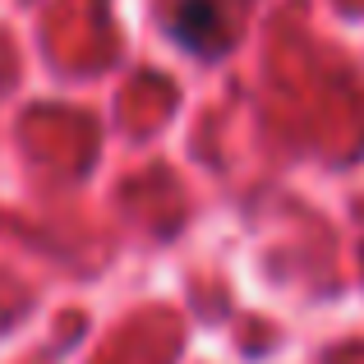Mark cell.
Here are the masks:
<instances>
[{"label":"cell","instance_id":"cell-1","mask_svg":"<svg viewBox=\"0 0 364 364\" xmlns=\"http://www.w3.org/2000/svg\"><path fill=\"white\" fill-rule=\"evenodd\" d=\"M171 37L185 46L189 55H222L231 42V23H226L222 0H180L171 14Z\"/></svg>","mask_w":364,"mask_h":364}]
</instances>
